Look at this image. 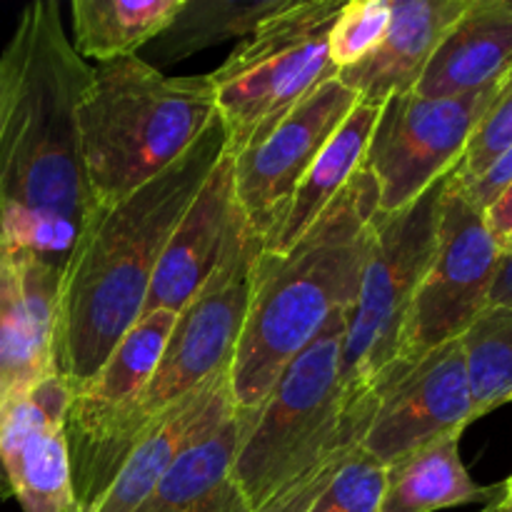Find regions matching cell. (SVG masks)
<instances>
[{
  "instance_id": "1",
  "label": "cell",
  "mask_w": 512,
  "mask_h": 512,
  "mask_svg": "<svg viewBox=\"0 0 512 512\" xmlns=\"http://www.w3.org/2000/svg\"><path fill=\"white\" fill-rule=\"evenodd\" d=\"M18 23L23 65L0 133V248L63 278L100 215L78 135V100L93 65L75 53L53 0L30 3Z\"/></svg>"
},
{
  "instance_id": "2",
  "label": "cell",
  "mask_w": 512,
  "mask_h": 512,
  "mask_svg": "<svg viewBox=\"0 0 512 512\" xmlns=\"http://www.w3.org/2000/svg\"><path fill=\"white\" fill-rule=\"evenodd\" d=\"M225 153L228 138L218 115L183 158L113 208L100 210L70 255L53 333V368L70 390L98 373L140 318L170 233Z\"/></svg>"
},
{
  "instance_id": "3",
  "label": "cell",
  "mask_w": 512,
  "mask_h": 512,
  "mask_svg": "<svg viewBox=\"0 0 512 512\" xmlns=\"http://www.w3.org/2000/svg\"><path fill=\"white\" fill-rule=\"evenodd\" d=\"M375 213L378 185L363 165L293 248L260 250L245 328L230 363L235 408H260L328 320L353 308L373 250Z\"/></svg>"
},
{
  "instance_id": "4",
  "label": "cell",
  "mask_w": 512,
  "mask_h": 512,
  "mask_svg": "<svg viewBox=\"0 0 512 512\" xmlns=\"http://www.w3.org/2000/svg\"><path fill=\"white\" fill-rule=\"evenodd\" d=\"M215 118L208 75L175 78L138 55L93 65L78 100V135L95 205L113 208L168 170Z\"/></svg>"
},
{
  "instance_id": "5",
  "label": "cell",
  "mask_w": 512,
  "mask_h": 512,
  "mask_svg": "<svg viewBox=\"0 0 512 512\" xmlns=\"http://www.w3.org/2000/svg\"><path fill=\"white\" fill-rule=\"evenodd\" d=\"M445 183L448 175L398 213H375L373 250L340 355L345 413L360 438L393 378L415 293L435 258Z\"/></svg>"
},
{
  "instance_id": "6",
  "label": "cell",
  "mask_w": 512,
  "mask_h": 512,
  "mask_svg": "<svg viewBox=\"0 0 512 512\" xmlns=\"http://www.w3.org/2000/svg\"><path fill=\"white\" fill-rule=\"evenodd\" d=\"M348 310L335 313L318 338L283 370L240 445L233 475L253 510L338 450L360 445L340 385Z\"/></svg>"
},
{
  "instance_id": "7",
  "label": "cell",
  "mask_w": 512,
  "mask_h": 512,
  "mask_svg": "<svg viewBox=\"0 0 512 512\" xmlns=\"http://www.w3.org/2000/svg\"><path fill=\"white\" fill-rule=\"evenodd\" d=\"M340 8V0H293L208 73L230 158L260 143L305 95L338 75L328 35Z\"/></svg>"
},
{
  "instance_id": "8",
  "label": "cell",
  "mask_w": 512,
  "mask_h": 512,
  "mask_svg": "<svg viewBox=\"0 0 512 512\" xmlns=\"http://www.w3.org/2000/svg\"><path fill=\"white\" fill-rule=\"evenodd\" d=\"M178 315H140L98 373L73 390L65 413L73 512H93L145 440L138 405L160 363Z\"/></svg>"
},
{
  "instance_id": "9",
  "label": "cell",
  "mask_w": 512,
  "mask_h": 512,
  "mask_svg": "<svg viewBox=\"0 0 512 512\" xmlns=\"http://www.w3.org/2000/svg\"><path fill=\"white\" fill-rule=\"evenodd\" d=\"M260 250L263 243L240 218L213 275L175 318L158 368L140 398L138 423L145 438L180 400L230 370L245 328Z\"/></svg>"
},
{
  "instance_id": "10",
  "label": "cell",
  "mask_w": 512,
  "mask_h": 512,
  "mask_svg": "<svg viewBox=\"0 0 512 512\" xmlns=\"http://www.w3.org/2000/svg\"><path fill=\"white\" fill-rule=\"evenodd\" d=\"M500 258L503 248L488 230L483 210L470 203L448 173L440 205L438 248L415 293L390 385L403 378L423 355L463 338L488 310Z\"/></svg>"
},
{
  "instance_id": "11",
  "label": "cell",
  "mask_w": 512,
  "mask_h": 512,
  "mask_svg": "<svg viewBox=\"0 0 512 512\" xmlns=\"http://www.w3.org/2000/svg\"><path fill=\"white\" fill-rule=\"evenodd\" d=\"M503 80L453 98L403 93L385 100L363 163L378 185V213L408 208L460 163Z\"/></svg>"
},
{
  "instance_id": "12",
  "label": "cell",
  "mask_w": 512,
  "mask_h": 512,
  "mask_svg": "<svg viewBox=\"0 0 512 512\" xmlns=\"http://www.w3.org/2000/svg\"><path fill=\"white\" fill-rule=\"evenodd\" d=\"M358 95L338 78L305 95L260 143L233 158V183L240 213L260 243H268L335 130L343 125Z\"/></svg>"
},
{
  "instance_id": "13",
  "label": "cell",
  "mask_w": 512,
  "mask_h": 512,
  "mask_svg": "<svg viewBox=\"0 0 512 512\" xmlns=\"http://www.w3.org/2000/svg\"><path fill=\"white\" fill-rule=\"evenodd\" d=\"M473 395L463 343L453 340L423 355L378 400L360 448L383 465L473 423Z\"/></svg>"
},
{
  "instance_id": "14",
  "label": "cell",
  "mask_w": 512,
  "mask_h": 512,
  "mask_svg": "<svg viewBox=\"0 0 512 512\" xmlns=\"http://www.w3.org/2000/svg\"><path fill=\"white\" fill-rule=\"evenodd\" d=\"M70 385L50 373L0 408V473L23 512H73L65 413Z\"/></svg>"
},
{
  "instance_id": "15",
  "label": "cell",
  "mask_w": 512,
  "mask_h": 512,
  "mask_svg": "<svg viewBox=\"0 0 512 512\" xmlns=\"http://www.w3.org/2000/svg\"><path fill=\"white\" fill-rule=\"evenodd\" d=\"M240 218L243 213L235 198L233 158L225 153L170 233L140 315L155 310L178 315L213 275Z\"/></svg>"
},
{
  "instance_id": "16",
  "label": "cell",
  "mask_w": 512,
  "mask_h": 512,
  "mask_svg": "<svg viewBox=\"0 0 512 512\" xmlns=\"http://www.w3.org/2000/svg\"><path fill=\"white\" fill-rule=\"evenodd\" d=\"M60 273L0 248V408L55 373Z\"/></svg>"
},
{
  "instance_id": "17",
  "label": "cell",
  "mask_w": 512,
  "mask_h": 512,
  "mask_svg": "<svg viewBox=\"0 0 512 512\" xmlns=\"http://www.w3.org/2000/svg\"><path fill=\"white\" fill-rule=\"evenodd\" d=\"M470 0H388L390 23L383 40L360 63L335 78L358 95V103L383 108L393 95L413 93L445 33Z\"/></svg>"
},
{
  "instance_id": "18",
  "label": "cell",
  "mask_w": 512,
  "mask_h": 512,
  "mask_svg": "<svg viewBox=\"0 0 512 512\" xmlns=\"http://www.w3.org/2000/svg\"><path fill=\"white\" fill-rule=\"evenodd\" d=\"M233 413L230 370H225L165 415L163 423L133 450L93 512H133L193 445L215 433Z\"/></svg>"
},
{
  "instance_id": "19",
  "label": "cell",
  "mask_w": 512,
  "mask_h": 512,
  "mask_svg": "<svg viewBox=\"0 0 512 512\" xmlns=\"http://www.w3.org/2000/svg\"><path fill=\"white\" fill-rule=\"evenodd\" d=\"M512 70V0H470L445 33L413 93L453 98L500 83Z\"/></svg>"
},
{
  "instance_id": "20",
  "label": "cell",
  "mask_w": 512,
  "mask_h": 512,
  "mask_svg": "<svg viewBox=\"0 0 512 512\" xmlns=\"http://www.w3.org/2000/svg\"><path fill=\"white\" fill-rule=\"evenodd\" d=\"M258 418L238 410L188 450L133 512H255L233 475L240 445Z\"/></svg>"
},
{
  "instance_id": "21",
  "label": "cell",
  "mask_w": 512,
  "mask_h": 512,
  "mask_svg": "<svg viewBox=\"0 0 512 512\" xmlns=\"http://www.w3.org/2000/svg\"><path fill=\"white\" fill-rule=\"evenodd\" d=\"M378 115L380 108L365 103H358L350 110L348 118L335 130L333 138L325 143L315 163L310 165L305 178L300 180L288 205V213L280 220L273 238L263 245V253H285L293 248L313 228L325 208L343 193L345 185L363 168Z\"/></svg>"
},
{
  "instance_id": "22",
  "label": "cell",
  "mask_w": 512,
  "mask_h": 512,
  "mask_svg": "<svg viewBox=\"0 0 512 512\" xmlns=\"http://www.w3.org/2000/svg\"><path fill=\"white\" fill-rule=\"evenodd\" d=\"M498 498L500 485L480 488L460 460V435H448L385 465L380 512H435Z\"/></svg>"
},
{
  "instance_id": "23",
  "label": "cell",
  "mask_w": 512,
  "mask_h": 512,
  "mask_svg": "<svg viewBox=\"0 0 512 512\" xmlns=\"http://www.w3.org/2000/svg\"><path fill=\"white\" fill-rule=\"evenodd\" d=\"M183 0H73V48L98 63L133 58L135 50L158 38Z\"/></svg>"
},
{
  "instance_id": "24",
  "label": "cell",
  "mask_w": 512,
  "mask_h": 512,
  "mask_svg": "<svg viewBox=\"0 0 512 512\" xmlns=\"http://www.w3.org/2000/svg\"><path fill=\"white\" fill-rule=\"evenodd\" d=\"M293 0H183L173 23L155 38V58L180 63L228 40H245Z\"/></svg>"
},
{
  "instance_id": "25",
  "label": "cell",
  "mask_w": 512,
  "mask_h": 512,
  "mask_svg": "<svg viewBox=\"0 0 512 512\" xmlns=\"http://www.w3.org/2000/svg\"><path fill=\"white\" fill-rule=\"evenodd\" d=\"M460 343L478 420L512 400V310H485Z\"/></svg>"
},
{
  "instance_id": "26",
  "label": "cell",
  "mask_w": 512,
  "mask_h": 512,
  "mask_svg": "<svg viewBox=\"0 0 512 512\" xmlns=\"http://www.w3.org/2000/svg\"><path fill=\"white\" fill-rule=\"evenodd\" d=\"M383 493L385 465L358 445L345 455L305 512H380Z\"/></svg>"
},
{
  "instance_id": "27",
  "label": "cell",
  "mask_w": 512,
  "mask_h": 512,
  "mask_svg": "<svg viewBox=\"0 0 512 512\" xmlns=\"http://www.w3.org/2000/svg\"><path fill=\"white\" fill-rule=\"evenodd\" d=\"M390 23L388 0H350L343 3L328 35L330 63L343 68L360 63L383 40Z\"/></svg>"
},
{
  "instance_id": "28",
  "label": "cell",
  "mask_w": 512,
  "mask_h": 512,
  "mask_svg": "<svg viewBox=\"0 0 512 512\" xmlns=\"http://www.w3.org/2000/svg\"><path fill=\"white\" fill-rule=\"evenodd\" d=\"M512 148V70L505 75L498 95L485 110L483 120L475 128L463 158L450 173L460 185L478 180L485 170L493 168Z\"/></svg>"
},
{
  "instance_id": "29",
  "label": "cell",
  "mask_w": 512,
  "mask_h": 512,
  "mask_svg": "<svg viewBox=\"0 0 512 512\" xmlns=\"http://www.w3.org/2000/svg\"><path fill=\"white\" fill-rule=\"evenodd\" d=\"M355 448H358V445H355ZM350 450L353 448L338 450L335 455H330L325 463H320L318 468H313L310 473L300 475L295 483H290L288 488H283L278 495H273L268 503L260 505L255 512H305L308 510V505L318 498L320 490L328 485V480L333 478V473L338 470V465L343 463V458L350 453Z\"/></svg>"
},
{
  "instance_id": "30",
  "label": "cell",
  "mask_w": 512,
  "mask_h": 512,
  "mask_svg": "<svg viewBox=\"0 0 512 512\" xmlns=\"http://www.w3.org/2000/svg\"><path fill=\"white\" fill-rule=\"evenodd\" d=\"M510 180H512V148L493 165V168L485 170L478 180H473V183L468 185H460L458 180H455V183L460 185V190L468 195V200L475 205V208L485 210L500 193H503V188L510 183Z\"/></svg>"
},
{
  "instance_id": "31",
  "label": "cell",
  "mask_w": 512,
  "mask_h": 512,
  "mask_svg": "<svg viewBox=\"0 0 512 512\" xmlns=\"http://www.w3.org/2000/svg\"><path fill=\"white\" fill-rule=\"evenodd\" d=\"M23 50H25V33H23V25L18 23L13 38L8 40L5 50L0 53V133H3L5 115H8V108H10V98H13L20 65H23Z\"/></svg>"
},
{
  "instance_id": "32",
  "label": "cell",
  "mask_w": 512,
  "mask_h": 512,
  "mask_svg": "<svg viewBox=\"0 0 512 512\" xmlns=\"http://www.w3.org/2000/svg\"><path fill=\"white\" fill-rule=\"evenodd\" d=\"M488 230L493 238L498 240L500 248H510L512 245V180L503 188V193L483 210Z\"/></svg>"
},
{
  "instance_id": "33",
  "label": "cell",
  "mask_w": 512,
  "mask_h": 512,
  "mask_svg": "<svg viewBox=\"0 0 512 512\" xmlns=\"http://www.w3.org/2000/svg\"><path fill=\"white\" fill-rule=\"evenodd\" d=\"M488 310H512V245L503 250L498 275L490 290Z\"/></svg>"
},
{
  "instance_id": "34",
  "label": "cell",
  "mask_w": 512,
  "mask_h": 512,
  "mask_svg": "<svg viewBox=\"0 0 512 512\" xmlns=\"http://www.w3.org/2000/svg\"><path fill=\"white\" fill-rule=\"evenodd\" d=\"M488 508L490 512H512V475L500 485L498 503H490Z\"/></svg>"
},
{
  "instance_id": "35",
  "label": "cell",
  "mask_w": 512,
  "mask_h": 512,
  "mask_svg": "<svg viewBox=\"0 0 512 512\" xmlns=\"http://www.w3.org/2000/svg\"><path fill=\"white\" fill-rule=\"evenodd\" d=\"M483 512H490V508H485V510H483Z\"/></svg>"
}]
</instances>
